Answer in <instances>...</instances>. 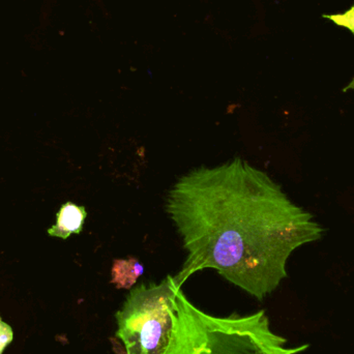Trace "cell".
Listing matches in <instances>:
<instances>
[{
  "label": "cell",
  "instance_id": "cell-4",
  "mask_svg": "<svg viewBox=\"0 0 354 354\" xmlns=\"http://www.w3.org/2000/svg\"><path fill=\"white\" fill-rule=\"evenodd\" d=\"M87 212L84 206L66 202L56 214V224L48 230L50 236L66 239L72 234H79L84 226Z\"/></svg>",
  "mask_w": 354,
  "mask_h": 354
},
{
  "label": "cell",
  "instance_id": "cell-5",
  "mask_svg": "<svg viewBox=\"0 0 354 354\" xmlns=\"http://www.w3.org/2000/svg\"><path fill=\"white\" fill-rule=\"evenodd\" d=\"M145 274V266L134 257L115 259L111 268V283L118 289H131Z\"/></svg>",
  "mask_w": 354,
  "mask_h": 354
},
{
  "label": "cell",
  "instance_id": "cell-6",
  "mask_svg": "<svg viewBox=\"0 0 354 354\" xmlns=\"http://www.w3.org/2000/svg\"><path fill=\"white\" fill-rule=\"evenodd\" d=\"M322 17L332 21V22H334L335 24L338 25V26L348 29L354 35V4L348 10L342 12V14H326L322 15ZM348 91H354V78L347 86L343 88V93H347Z\"/></svg>",
  "mask_w": 354,
  "mask_h": 354
},
{
  "label": "cell",
  "instance_id": "cell-3",
  "mask_svg": "<svg viewBox=\"0 0 354 354\" xmlns=\"http://www.w3.org/2000/svg\"><path fill=\"white\" fill-rule=\"evenodd\" d=\"M172 276L160 284H140L116 312V337L126 354H165L171 340L180 290Z\"/></svg>",
  "mask_w": 354,
  "mask_h": 354
},
{
  "label": "cell",
  "instance_id": "cell-2",
  "mask_svg": "<svg viewBox=\"0 0 354 354\" xmlns=\"http://www.w3.org/2000/svg\"><path fill=\"white\" fill-rule=\"evenodd\" d=\"M286 343L272 332L264 310L248 316L216 317L195 307L180 289L165 354H297L309 347L290 348Z\"/></svg>",
  "mask_w": 354,
  "mask_h": 354
},
{
  "label": "cell",
  "instance_id": "cell-7",
  "mask_svg": "<svg viewBox=\"0 0 354 354\" xmlns=\"http://www.w3.org/2000/svg\"><path fill=\"white\" fill-rule=\"evenodd\" d=\"M14 339V333L12 328L6 322H2L0 318V354L3 353L4 349L10 345Z\"/></svg>",
  "mask_w": 354,
  "mask_h": 354
},
{
  "label": "cell",
  "instance_id": "cell-1",
  "mask_svg": "<svg viewBox=\"0 0 354 354\" xmlns=\"http://www.w3.org/2000/svg\"><path fill=\"white\" fill-rule=\"evenodd\" d=\"M166 208L187 252L174 277L180 288L192 274L212 268L259 301L287 278L292 252L324 233L279 183L241 158L181 176Z\"/></svg>",
  "mask_w": 354,
  "mask_h": 354
}]
</instances>
